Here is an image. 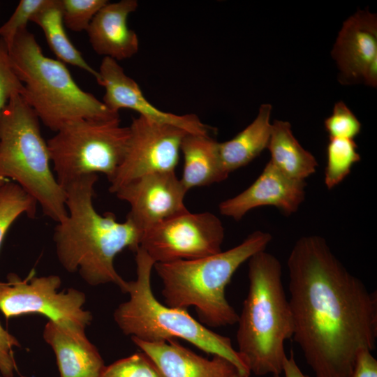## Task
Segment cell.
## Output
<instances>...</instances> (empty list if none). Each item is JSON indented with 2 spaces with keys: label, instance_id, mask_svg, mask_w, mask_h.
<instances>
[{
  "label": "cell",
  "instance_id": "cell-32",
  "mask_svg": "<svg viewBox=\"0 0 377 377\" xmlns=\"http://www.w3.org/2000/svg\"><path fill=\"white\" fill-rule=\"evenodd\" d=\"M282 373H283V376L278 375L274 377H310L304 374L298 367L293 350L290 355L287 357L284 361Z\"/></svg>",
  "mask_w": 377,
  "mask_h": 377
},
{
  "label": "cell",
  "instance_id": "cell-4",
  "mask_svg": "<svg viewBox=\"0 0 377 377\" xmlns=\"http://www.w3.org/2000/svg\"><path fill=\"white\" fill-rule=\"evenodd\" d=\"M272 239L269 232L257 230L236 246L207 257L155 263L164 304L184 309L193 306L200 322L208 327L236 324L239 315L226 297V288L237 269L265 251Z\"/></svg>",
  "mask_w": 377,
  "mask_h": 377
},
{
  "label": "cell",
  "instance_id": "cell-10",
  "mask_svg": "<svg viewBox=\"0 0 377 377\" xmlns=\"http://www.w3.org/2000/svg\"><path fill=\"white\" fill-rule=\"evenodd\" d=\"M224 237L223 223L215 214L188 210L145 231L140 247L155 263L195 260L221 251Z\"/></svg>",
  "mask_w": 377,
  "mask_h": 377
},
{
  "label": "cell",
  "instance_id": "cell-15",
  "mask_svg": "<svg viewBox=\"0 0 377 377\" xmlns=\"http://www.w3.org/2000/svg\"><path fill=\"white\" fill-rule=\"evenodd\" d=\"M305 181L291 179L270 161L253 183L237 195L221 202L220 213L239 221L251 209L273 206L287 214L297 211L305 198Z\"/></svg>",
  "mask_w": 377,
  "mask_h": 377
},
{
  "label": "cell",
  "instance_id": "cell-21",
  "mask_svg": "<svg viewBox=\"0 0 377 377\" xmlns=\"http://www.w3.org/2000/svg\"><path fill=\"white\" fill-rule=\"evenodd\" d=\"M267 149L271 155L269 161L291 179L305 181L316 170V158L300 144L287 121L276 119L272 123Z\"/></svg>",
  "mask_w": 377,
  "mask_h": 377
},
{
  "label": "cell",
  "instance_id": "cell-28",
  "mask_svg": "<svg viewBox=\"0 0 377 377\" xmlns=\"http://www.w3.org/2000/svg\"><path fill=\"white\" fill-rule=\"evenodd\" d=\"M329 138L354 140L360 133L362 124L349 108L343 102L335 103L332 113L324 121Z\"/></svg>",
  "mask_w": 377,
  "mask_h": 377
},
{
  "label": "cell",
  "instance_id": "cell-34",
  "mask_svg": "<svg viewBox=\"0 0 377 377\" xmlns=\"http://www.w3.org/2000/svg\"><path fill=\"white\" fill-rule=\"evenodd\" d=\"M0 377H3L1 375H0Z\"/></svg>",
  "mask_w": 377,
  "mask_h": 377
},
{
  "label": "cell",
  "instance_id": "cell-16",
  "mask_svg": "<svg viewBox=\"0 0 377 377\" xmlns=\"http://www.w3.org/2000/svg\"><path fill=\"white\" fill-rule=\"evenodd\" d=\"M138 6L136 0L109 1L96 14L86 32L94 51L117 61L130 59L139 50L136 33L128 26V17Z\"/></svg>",
  "mask_w": 377,
  "mask_h": 377
},
{
  "label": "cell",
  "instance_id": "cell-25",
  "mask_svg": "<svg viewBox=\"0 0 377 377\" xmlns=\"http://www.w3.org/2000/svg\"><path fill=\"white\" fill-rule=\"evenodd\" d=\"M101 377H163L154 362L140 350L106 366Z\"/></svg>",
  "mask_w": 377,
  "mask_h": 377
},
{
  "label": "cell",
  "instance_id": "cell-22",
  "mask_svg": "<svg viewBox=\"0 0 377 377\" xmlns=\"http://www.w3.org/2000/svg\"><path fill=\"white\" fill-rule=\"evenodd\" d=\"M31 22L42 29L47 43L58 60L84 70L98 81V71L86 61L66 34L60 0H49L47 4L33 17Z\"/></svg>",
  "mask_w": 377,
  "mask_h": 377
},
{
  "label": "cell",
  "instance_id": "cell-14",
  "mask_svg": "<svg viewBox=\"0 0 377 377\" xmlns=\"http://www.w3.org/2000/svg\"><path fill=\"white\" fill-rule=\"evenodd\" d=\"M98 72L97 83L105 89L102 101L110 110L119 112L121 109H130L140 116L177 126L191 133L209 134L212 128L202 122L197 115H178L153 105L145 98L138 83L125 73L116 60L103 57Z\"/></svg>",
  "mask_w": 377,
  "mask_h": 377
},
{
  "label": "cell",
  "instance_id": "cell-3",
  "mask_svg": "<svg viewBox=\"0 0 377 377\" xmlns=\"http://www.w3.org/2000/svg\"><path fill=\"white\" fill-rule=\"evenodd\" d=\"M249 290L237 331L238 353L256 376L281 375L293 321L282 282V267L265 250L249 259Z\"/></svg>",
  "mask_w": 377,
  "mask_h": 377
},
{
  "label": "cell",
  "instance_id": "cell-7",
  "mask_svg": "<svg viewBox=\"0 0 377 377\" xmlns=\"http://www.w3.org/2000/svg\"><path fill=\"white\" fill-rule=\"evenodd\" d=\"M50 162L38 117L21 94L13 96L0 114V180L17 184L59 223L68 216L66 191Z\"/></svg>",
  "mask_w": 377,
  "mask_h": 377
},
{
  "label": "cell",
  "instance_id": "cell-33",
  "mask_svg": "<svg viewBox=\"0 0 377 377\" xmlns=\"http://www.w3.org/2000/svg\"><path fill=\"white\" fill-rule=\"evenodd\" d=\"M235 377H242V376L240 374H237Z\"/></svg>",
  "mask_w": 377,
  "mask_h": 377
},
{
  "label": "cell",
  "instance_id": "cell-17",
  "mask_svg": "<svg viewBox=\"0 0 377 377\" xmlns=\"http://www.w3.org/2000/svg\"><path fill=\"white\" fill-rule=\"evenodd\" d=\"M132 341L157 365L163 377H235L240 374L226 358L203 357L183 346L176 339L149 343L136 339Z\"/></svg>",
  "mask_w": 377,
  "mask_h": 377
},
{
  "label": "cell",
  "instance_id": "cell-19",
  "mask_svg": "<svg viewBox=\"0 0 377 377\" xmlns=\"http://www.w3.org/2000/svg\"><path fill=\"white\" fill-rule=\"evenodd\" d=\"M218 143L209 134L188 133L184 137L180 148L184 157L180 181L187 191L223 182L228 177L220 161Z\"/></svg>",
  "mask_w": 377,
  "mask_h": 377
},
{
  "label": "cell",
  "instance_id": "cell-1",
  "mask_svg": "<svg viewBox=\"0 0 377 377\" xmlns=\"http://www.w3.org/2000/svg\"><path fill=\"white\" fill-rule=\"evenodd\" d=\"M293 338L316 377H350L377 340V295L318 235L303 236L287 261Z\"/></svg>",
  "mask_w": 377,
  "mask_h": 377
},
{
  "label": "cell",
  "instance_id": "cell-5",
  "mask_svg": "<svg viewBox=\"0 0 377 377\" xmlns=\"http://www.w3.org/2000/svg\"><path fill=\"white\" fill-rule=\"evenodd\" d=\"M136 279L127 281V301L114 310V320L131 339L155 343L182 339L203 352L223 357L238 369L242 377L250 371L230 338L216 333L192 317L187 309L162 304L153 293L151 272L155 263L141 247L135 252Z\"/></svg>",
  "mask_w": 377,
  "mask_h": 377
},
{
  "label": "cell",
  "instance_id": "cell-31",
  "mask_svg": "<svg viewBox=\"0 0 377 377\" xmlns=\"http://www.w3.org/2000/svg\"><path fill=\"white\" fill-rule=\"evenodd\" d=\"M350 377H377V360L371 351L359 353Z\"/></svg>",
  "mask_w": 377,
  "mask_h": 377
},
{
  "label": "cell",
  "instance_id": "cell-27",
  "mask_svg": "<svg viewBox=\"0 0 377 377\" xmlns=\"http://www.w3.org/2000/svg\"><path fill=\"white\" fill-rule=\"evenodd\" d=\"M49 0H20L9 19L0 26V40L8 51L16 36L27 29L33 17L44 8Z\"/></svg>",
  "mask_w": 377,
  "mask_h": 377
},
{
  "label": "cell",
  "instance_id": "cell-29",
  "mask_svg": "<svg viewBox=\"0 0 377 377\" xmlns=\"http://www.w3.org/2000/svg\"><path fill=\"white\" fill-rule=\"evenodd\" d=\"M22 91L23 84L13 71L8 51L0 40V114L9 100Z\"/></svg>",
  "mask_w": 377,
  "mask_h": 377
},
{
  "label": "cell",
  "instance_id": "cell-13",
  "mask_svg": "<svg viewBox=\"0 0 377 377\" xmlns=\"http://www.w3.org/2000/svg\"><path fill=\"white\" fill-rule=\"evenodd\" d=\"M345 84H377V17L359 10L343 24L332 50Z\"/></svg>",
  "mask_w": 377,
  "mask_h": 377
},
{
  "label": "cell",
  "instance_id": "cell-20",
  "mask_svg": "<svg viewBox=\"0 0 377 377\" xmlns=\"http://www.w3.org/2000/svg\"><path fill=\"white\" fill-rule=\"evenodd\" d=\"M271 112L270 104H262L249 126L232 139L218 143L220 161L228 176L249 164L267 149L272 128Z\"/></svg>",
  "mask_w": 377,
  "mask_h": 377
},
{
  "label": "cell",
  "instance_id": "cell-9",
  "mask_svg": "<svg viewBox=\"0 0 377 377\" xmlns=\"http://www.w3.org/2000/svg\"><path fill=\"white\" fill-rule=\"evenodd\" d=\"M61 285L57 275L37 276L32 270L22 279L10 273L0 282V311L6 319L38 313L63 327L85 330L93 319L83 309L85 294L75 288L59 291Z\"/></svg>",
  "mask_w": 377,
  "mask_h": 377
},
{
  "label": "cell",
  "instance_id": "cell-24",
  "mask_svg": "<svg viewBox=\"0 0 377 377\" xmlns=\"http://www.w3.org/2000/svg\"><path fill=\"white\" fill-rule=\"evenodd\" d=\"M326 156L324 182L328 189L339 184L361 158L354 140L343 138H329Z\"/></svg>",
  "mask_w": 377,
  "mask_h": 377
},
{
  "label": "cell",
  "instance_id": "cell-23",
  "mask_svg": "<svg viewBox=\"0 0 377 377\" xmlns=\"http://www.w3.org/2000/svg\"><path fill=\"white\" fill-rule=\"evenodd\" d=\"M37 202L17 184L10 179L0 180V248L11 225L25 214L34 218Z\"/></svg>",
  "mask_w": 377,
  "mask_h": 377
},
{
  "label": "cell",
  "instance_id": "cell-12",
  "mask_svg": "<svg viewBox=\"0 0 377 377\" xmlns=\"http://www.w3.org/2000/svg\"><path fill=\"white\" fill-rule=\"evenodd\" d=\"M188 191L175 171L142 176L122 186L114 194L128 202L127 214L141 230L188 211L184 198Z\"/></svg>",
  "mask_w": 377,
  "mask_h": 377
},
{
  "label": "cell",
  "instance_id": "cell-30",
  "mask_svg": "<svg viewBox=\"0 0 377 377\" xmlns=\"http://www.w3.org/2000/svg\"><path fill=\"white\" fill-rule=\"evenodd\" d=\"M14 347H20L19 341L0 323V373L3 377H13L17 370L13 350Z\"/></svg>",
  "mask_w": 377,
  "mask_h": 377
},
{
  "label": "cell",
  "instance_id": "cell-26",
  "mask_svg": "<svg viewBox=\"0 0 377 377\" xmlns=\"http://www.w3.org/2000/svg\"><path fill=\"white\" fill-rule=\"evenodd\" d=\"M107 0H60L64 26L73 32L87 31Z\"/></svg>",
  "mask_w": 377,
  "mask_h": 377
},
{
  "label": "cell",
  "instance_id": "cell-11",
  "mask_svg": "<svg viewBox=\"0 0 377 377\" xmlns=\"http://www.w3.org/2000/svg\"><path fill=\"white\" fill-rule=\"evenodd\" d=\"M124 158L109 182L114 193L122 186L142 176L175 171L186 130L142 116L133 118Z\"/></svg>",
  "mask_w": 377,
  "mask_h": 377
},
{
  "label": "cell",
  "instance_id": "cell-6",
  "mask_svg": "<svg viewBox=\"0 0 377 377\" xmlns=\"http://www.w3.org/2000/svg\"><path fill=\"white\" fill-rule=\"evenodd\" d=\"M8 54L23 84L21 96L50 130L57 132L79 119L119 118V112L110 110L103 101L82 89L65 64L46 57L27 29L16 36Z\"/></svg>",
  "mask_w": 377,
  "mask_h": 377
},
{
  "label": "cell",
  "instance_id": "cell-18",
  "mask_svg": "<svg viewBox=\"0 0 377 377\" xmlns=\"http://www.w3.org/2000/svg\"><path fill=\"white\" fill-rule=\"evenodd\" d=\"M43 337L54 353L60 377H101L105 365L85 330L47 320Z\"/></svg>",
  "mask_w": 377,
  "mask_h": 377
},
{
  "label": "cell",
  "instance_id": "cell-8",
  "mask_svg": "<svg viewBox=\"0 0 377 377\" xmlns=\"http://www.w3.org/2000/svg\"><path fill=\"white\" fill-rule=\"evenodd\" d=\"M130 137L119 118L79 119L60 128L47 141L55 177L64 188L84 175L104 174L110 182L121 165Z\"/></svg>",
  "mask_w": 377,
  "mask_h": 377
},
{
  "label": "cell",
  "instance_id": "cell-2",
  "mask_svg": "<svg viewBox=\"0 0 377 377\" xmlns=\"http://www.w3.org/2000/svg\"><path fill=\"white\" fill-rule=\"evenodd\" d=\"M98 179L96 174L82 176L65 187L68 216L54 230L56 254L64 269L78 273L87 284L112 283L125 293L127 281L114 260L126 249L135 252L142 232L128 217L119 222L112 212H96L93 199Z\"/></svg>",
  "mask_w": 377,
  "mask_h": 377
}]
</instances>
